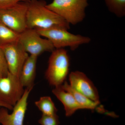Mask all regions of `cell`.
<instances>
[{"label": "cell", "instance_id": "cell-1", "mask_svg": "<svg viewBox=\"0 0 125 125\" xmlns=\"http://www.w3.org/2000/svg\"><path fill=\"white\" fill-rule=\"evenodd\" d=\"M44 0H30L28 2L27 14V28H60L69 30L70 25L46 7Z\"/></svg>", "mask_w": 125, "mask_h": 125}, {"label": "cell", "instance_id": "cell-2", "mask_svg": "<svg viewBox=\"0 0 125 125\" xmlns=\"http://www.w3.org/2000/svg\"><path fill=\"white\" fill-rule=\"evenodd\" d=\"M51 52L45 76L49 84L55 87L62 85L69 75L70 58L64 48L55 49Z\"/></svg>", "mask_w": 125, "mask_h": 125}, {"label": "cell", "instance_id": "cell-3", "mask_svg": "<svg viewBox=\"0 0 125 125\" xmlns=\"http://www.w3.org/2000/svg\"><path fill=\"white\" fill-rule=\"evenodd\" d=\"M88 5V0H53L46 7L70 25H75L85 19Z\"/></svg>", "mask_w": 125, "mask_h": 125}, {"label": "cell", "instance_id": "cell-4", "mask_svg": "<svg viewBox=\"0 0 125 125\" xmlns=\"http://www.w3.org/2000/svg\"><path fill=\"white\" fill-rule=\"evenodd\" d=\"M35 29L42 37L49 40L55 49L69 47L72 51H74L81 45L89 43L91 41V38L89 37L73 34L62 28Z\"/></svg>", "mask_w": 125, "mask_h": 125}, {"label": "cell", "instance_id": "cell-5", "mask_svg": "<svg viewBox=\"0 0 125 125\" xmlns=\"http://www.w3.org/2000/svg\"><path fill=\"white\" fill-rule=\"evenodd\" d=\"M28 2H21L0 9V22L19 34L27 28Z\"/></svg>", "mask_w": 125, "mask_h": 125}, {"label": "cell", "instance_id": "cell-6", "mask_svg": "<svg viewBox=\"0 0 125 125\" xmlns=\"http://www.w3.org/2000/svg\"><path fill=\"white\" fill-rule=\"evenodd\" d=\"M18 42L27 53L38 57L45 52L55 49L51 42L43 39L34 29L27 28L20 34Z\"/></svg>", "mask_w": 125, "mask_h": 125}, {"label": "cell", "instance_id": "cell-7", "mask_svg": "<svg viewBox=\"0 0 125 125\" xmlns=\"http://www.w3.org/2000/svg\"><path fill=\"white\" fill-rule=\"evenodd\" d=\"M24 90L19 78L10 72L7 76L0 78V102L13 107Z\"/></svg>", "mask_w": 125, "mask_h": 125}, {"label": "cell", "instance_id": "cell-8", "mask_svg": "<svg viewBox=\"0 0 125 125\" xmlns=\"http://www.w3.org/2000/svg\"><path fill=\"white\" fill-rule=\"evenodd\" d=\"M0 47L4 54L9 72L19 78L28 54L18 42Z\"/></svg>", "mask_w": 125, "mask_h": 125}, {"label": "cell", "instance_id": "cell-9", "mask_svg": "<svg viewBox=\"0 0 125 125\" xmlns=\"http://www.w3.org/2000/svg\"><path fill=\"white\" fill-rule=\"evenodd\" d=\"M32 89L26 88L25 89L22 97L13 107L11 114H9L7 108H0V124L1 125H24L28 99Z\"/></svg>", "mask_w": 125, "mask_h": 125}, {"label": "cell", "instance_id": "cell-10", "mask_svg": "<svg viewBox=\"0 0 125 125\" xmlns=\"http://www.w3.org/2000/svg\"><path fill=\"white\" fill-rule=\"evenodd\" d=\"M69 84L72 89L93 101L101 103L97 88L84 73L72 72L69 74Z\"/></svg>", "mask_w": 125, "mask_h": 125}, {"label": "cell", "instance_id": "cell-11", "mask_svg": "<svg viewBox=\"0 0 125 125\" xmlns=\"http://www.w3.org/2000/svg\"><path fill=\"white\" fill-rule=\"evenodd\" d=\"M52 93L64 106L66 116H71L78 110L83 109L73 94L61 86L55 87Z\"/></svg>", "mask_w": 125, "mask_h": 125}, {"label": "cell", "instance_id": "cell-12", "mask_svg": "<svg viewBox=\"0 0 125 125\" xmlns=\"http://www.w3.org/2000/svg\"><path fill=\"white\" fill-rule=\"evenodd\" d=\"M61 86L64 89L70 92L73 94L78 102L83 107V109L96 111L101 114H105L111 116H115V114L111 113L106 111L104 107L101 105V103L93 101L76 92L70 87L69 84L66 81H65Z\"/></svg>", "mask_w": 125, "mask_h": 125}, {"label": "cell", "instance_id": "cell-13", "mask_svg": "<svg viewBox=\"0 0 125 125\" xmlns=\"http://www.w3.org/2000/svg\"><path fill=\"white\" fill-rule=\"evenodd\" d=\"M38 57L31 55L25 62L20 76V80L24 87L33 88L36 75Z\"/></svg>", "mask_w": 125, "mask_h": 125}, {"label": "cell", "instance_id": "cell-14", "mask_svg": "<svg viewBox=\"0 0 125 125\" xmlns=\"http://www.w3.org/2000/svg\"><path fill=\"white\" fill-rule=\"evenodd\" d=\"M20 34L0 22V46L18 42Z\"/></svg>", "mask_w": 125, "mask_h": 125}, {"label": "cell", "instance_id": "cell-15", "mask_svg": "<svg viewBox=\"0 0 125 125\" xmlns=\"http://www.w3.org/2000/svg\"><path fill=\"white\" fill-rule=\"evenodd\" d=\"M35 104L43 115L53 116L57 114V109L49 96L41 97Z\"/></svg>", "mask_w": 125, "mask_h": 125}, {"label": "cell", "instance_id": "cell-16", "mask_svg": "<svg viewBox=\"0 0 125 125\" xmlns=\"http://www.w3.org/2000/svg\"><path fill=\"white\" fill-rule=\"evenodd\" d=\"M108 9L118 18L125 15V0H104Z\"/></svg>", "mask_w": 125, "mask_h": 125}, {"label": "cell", "instance_id": "cell-17", "mask_svg": "<svg viewBox=\"0 0 125 125\" xmlns=\"http://www.w3.org/2000/svg\"><path fill=\"white\" fill-rule=\"evenodd\" d=\"M38 122L41 125H59V117L57 115L53 116L46 115L42 114Z\"/></svg>", "mask_w": 125, "mask_h": 125}, {"label": "cell", "instance_id": "cell-18", "mask_svg": "<svg viewBox=\"0 0 125 125\" xmlns=\"http://www.w3.org/2000/svg\"><path fill=\"white\" fill-rule=\"evenodd\" d=\"M9 72L4 54L0 47V78L7 76Z\"/></svg>", "mask_w": 125, "mask_h": 125}, {"label": "cell", "instance_id": "cell-19", "mask_svg": "<svg viewBox=\"0 0 125 125\" xmlns=\"http://www.w3.org/2000/svg\"><path fill=\"white\" fill-rule=\"evenodd\" d=\"M30 0H0V9L6 8L15 5L19 2H28Z\"/></svg>", "mask_w": 125, "mask_h": 125}, {"label": "cell", "instance_id": "cell-20", "mask_svg": "<svg viewBox=\"0 0 125 125\" xmlns=\"http://www.w3.org/2000/svg\"><path fill=\"white\" fill-rule=\"evenodd\" d=\"M1 107H4L7 108V109H9V110H13V107L10 106H9V105L5 104L4 103L0 102V108Z\"/></svg>", "mask_w": 125, "mask_h": 125}]
</instances>
